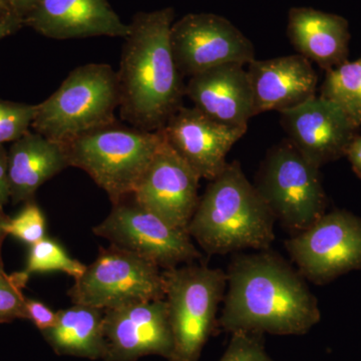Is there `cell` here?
<instances>
[{"label":"cell","mask_w":361,"mask_h":361,"mask_svg":"<svg viewBox=\"0 0 361 361\" xmlns=\"http://www.w3.org/2000/svg\"><path fill=\"white\" fill-rule=\"evenodd\" d=\"M218 323L224 331L303 336L322 311L305 278L269 250L238 254L228 270Z\"/></svg>","instance_id":"cell-1"},{"label":"cell","mask_w":361,"mask_h":361,"mask_svg":"<svg viewBox=\"0 0 361 361\" xmlns=\"http://www.w3.org/2000/svg\"><path fill=\"white\" fill-rule=\"evenodd\" d=\"M174 20L172 7L135 13L123 39L116 71L118 109L122 120L137 129L161 130L186 97L171 45Z\"/></svg>","instance_id":"cell-2"},{"label":"cell","mask_w":361,"mask_h":361,"mask_svg":"<svg viewBox=\"0 0 361 361\" xmlns=\"http://www.w3.org/2000/svg\"><path fill=\"white\" fill-rule=\"evenodd\" d=\"M209 182L188 226L193 241L209 255L269 250L276 220L238 161Z\"/></svg>","instance_id":"cell-3"},{"label":"cell","mask_w":361,"mask_h":361,"mask_svg":"<svg viewBox=\"0 0 361 361\" xmlns=\"http://www.w3.org/2000/svg\"><path fill=\"white\" fill-rule=\"evenodd\" d=\"M163 142L161 130L116 123L85 133L65 146L71 167L85 171L115 205L132 198Z\"/></svg>","instance_id":"cell-4"},{"label":"cell","mask_w":361,"mask_h":361,"mask_svg":"<svg viewBox=\"0 0 361 361\" xmlns=\"http://www.w3.org/2000/svg\"><path fill=\"white\" fill-rule=\"evenodd\" d=\"M116 71L106 63H87L71 71L59 89L37 104L32 128L66 145L90 130L116 123Z\"/></svg>","instance_id":"cell-5"},{"label":"cell","mask_w":361,"mask_h":361,"mask_svg":"<svg viewBox=\"0 0 361 361\" xmlns=\"http://www.w3.org/2000/svg\"><path fill=\"white\" fill-rule=\"evenodd\" d=\"M163 280L174 343L169 361H198L217 322L227 274L191 263L163 270Z\"/></svg>","instance_id":"cell-6"},{"label":"cell","mask_w":361,"mask_h":361,"mask_svg":"<svg viewBox=\"0 0 361 361\" xmlns=\"http://www.w3.org/2000/svg\"><path fill=\"white\" fill-rule=\"evenodd\" d=\"M254 186L275 220L292 235L307 229L326 213L320 168L288 140L267 152Z\"/></svg>","instance_id":"cell-7"},{"label":"cell","mask_w":361,"mask_h":361,"mask_svg":"<svg viewBox=\"0 0 361 361\" xmlns=\"http://www.w3.org/2000/svg\"><path fill=\"white\" fill-rule=\"evenodd\" d=\"M73 304L113 310L165 298L163 270L155 263L111 245L102 248L68 290Z\"/></svg>","instance_id":"cell-8"},{"label":"cell","mask_w":361,"mask_h":361,"mask_svg":"<svg viewBox=\"0 0 361 361\" xmlns=\"http://www.w3.org/2000/svg\"><path fill=\"white\" fill-rule=\"evenodd\" d=\"M111 245L155 263L161 270L191 264L202 258L188 231L127 200L113 205L108 217L92 229Z\"/></svg>","instance_id":"cell-9"},{"label":"cell","mask_w":361,"mask_h":361,"mask_svg":"<svg viewBox=\"0 0 361 361\" xmlns=\"http://www.w3.org/2000/svg\"><path fill=\"white\" fill-rule=\"evenodd\" d=\"M285 247L299 272L323 285L361 269V218L345 210L325 213Z\"/></svg>","instance_id":"cell-10"},{"label":"cell","mask_w":361,"mask_h":361,"mask_svg":"<svg viewBox=\"0 0 361 361\" xmlns=\"http://www.w3.org/2000/svg\"><path fill=\"white\" fill-rule=\"evenodd\" d=\"M171 45L183 77L227 63L249 65L255 59L251 40L231 21L214 13H189L173 23Z\"/></svg>","instance_id":"cell-11"},{"label":"cell","mask_w":361,"mask_h":361,"mask_svg":"<svg viewBox=\"0 0 361 361\" xmlns=\"http://www.w3.org/2000/svg\"><path fill=\"white\" fill-rule=\"evenodd\" d=\"M104 311V361H137L148 355L170 360L174 343L165 298Z\"/></svg>","instance_id":"cell-12"},{"label":"cell","mask_w":361,"mask_h":361,"mask_svg":"<svg viewBox=\"0 0 361 361\" xmlns=\"http://www.w3.org/2000/svg\"><path fill=\"white\" fill-rule=\"evenodd\" d=\"M201 178L164 139L135 188L133 200L168 224L188 231L198 206Z\"/></svg>","instance_id":"cell-13"},{"label":"cell","mask_w":361,"mask_h":361,"mask_svg":"<svg viewBox=\"0 0 361 361\" xmlns=\"http://www.w3.org/2000/svg\"><path fill=\"white\" fill-rule=\"evenodd\" d=\"M288 141L316 167L346 156L360 128L337 104L314 97L280 113Z\"/></svg>","instance_id":"cell-14"},{"label":"cell","mask_w":361,"mask_h":361,"mask_svg":"<svg viewBox=\"0 0 361 361\" xmlns=\"http://www.w3.org/2000/svg\"><path fill=\"white\" fill-rule=\"evenodd\" d=\"M247 128L225 125L195 108L180 106L161 130L164 139L201 179L212 180L223 172L228 154Z\"/></svg>","instance_id":"cell-15"},{"label":"cell","mask_w":361,"mask_h":361,"mask_svg":"<svg viewBox=\"0 0 361 361\" xmlns=\"http://www.w3.org/2000/svg\"><path fill=\"white\" fill-rule=\"evenodd\" d=\"M25 26L49 39L66 40L109 37L125 39L123 23L108 0H42L26 16Z\"/></svg>","instance_id":"cell-16"},{"label":"cell","mask_w":361,"mask_h":361,"mask_svg":"<svg viewBox=\"0 0 361 361\" xmlns=\"http://www.w3.org/2000/svg\"><path fill=\"white\" fill-rule=\"evenodd\" d=\"M248 66L255 116L290 110L316 97L317 73L300 54L254 59Z\"/></svg>","instance_id":"cell-17"},{"label":"cell","mask_w":361,"mask_h":361,"mask_svg":"<svg viewBox=\"0 0 361 361\" xmlns=\"http://www.w3.org/2000/svg\"><path fill=\"white\" fill-rule=\"evenodd\" d=\"M185 94L195 108L231 127L248 129L255 116L250 78L240 63L216 66L190 78Z\"/></svg>","instance_id":"cell-18"},{"label":"cell","mask_w":361,"mask_h":361,"mask_svg":"<svg viewBox=\"0 0 361 361\" xmlns=\"http://www.w3.org/2000/svg\"><path fill=\"white\" fill-rule=\"evenodd\" d=\"M287 35L298 54L325 71L348 61L349 23L338 14L311 7H292Z\"/></svg>","instance_id":"cell-19"},{"label":"cell","mask_w":361,"mask_h":361,"mask_svg":"<svg viewBox=\"0 0 361 361\" xmlns=\"http://www.w3.org/2000/svg\"><path fill=\"white\" fill-rule=\"evenodd\" d=\"M11 200H33L35 192L47 180L71 167L65 145L28 130L11 142L7 152Z\"/></svg>","instance_id":"cell-20"},{"label":"cell","mask_w":361,"mask_h":361,"mask_svg":"<svg viewBox=\"0 0 361 361\" xmlns=\"http://www.w3.org/2000/svg\"><path fill=\"white\" fill-rule=\"evenodd\" d=\"M104 313L99 308L73 304L59 310L54 326L40 334L58 355L103 360Z\"/></svg>","instance_id":"cell-21"},{"label":"cell","mask_w":361,"mask_h":361,"mask_svg":"<svg viewBox=\"0 0 361 361\" xmlns=\"http://www.w3.org/2000/svg\"><path fill=\"white\" fill-rule=\"evenodd\" d=\"M320 97L337 104L361 127V56L326 71Z\"/></svg>","instance_id":"cell-22"},{"label":"cell","mask_w":361,"mask_h":361,"mask_svg":"<svg viewBox=\"0 0 361 361\" xmlns=\"http://www.w3.org/2000/svg\"><path fill=\"white\" fill-rule=\"evenodd\" d=\"M87 265L68 255L58 240L45 237L30 246L25 270L28 277L35 273L63 272L77 279Z\"/></svg>","instance_id":"cell-23"},{"label":"cell","mask_w":361,"mask_h":361,"mask_svg":"<svg viewBox=\"0 0 361 361\" xmlns=\"http://www.w3.org/2000/svg\"><path fill=\"white\" fill-rule=\"evenodd\" d=\"M30 277L23 271L7 275L0 271V323L27 319L25 296L23 294Z\"/></svg>","instance_id":"cell-24"},{"label":"cell","mask_w":361,"mask_h":361,"mask_svg":"<svg viewBox=\"0 0 361 361\" xmlns=\"http://www.w3.org/2000/svg\"><path fill=\"white\" fill-rule=\"evenodd\" d=\"M7 235L32 246L47 236V219L40 207L35 201L26 202L18 215L9 217L6 224Z\"/></svg>","instance_id":"cell-25"},{"label":"cell","mask_w":361,"mask_h":361,"mask_svg":"<svg viewBox=\"0 0 361 361\" xmlns=\"http://www.w3.org/2000/svg\"><path fill=\"white\" fill-rule=\"evenodd\" d=\"M37 104L9 103L8 108L0 116V145L20 139L32 128Z\"/></svg>","instance_id":"cell-26"},{"label":"cell","mask_w":361,"mask_h":361,"mask_svg":"<svg viewBox=\"0 0 361 361\" xmlns=\"http://www.w3.org/2000/svg\"><path fill=\"white\" fill-rule=\"evenodd\" d=\"M219 361H274L266 351L260 334L233 332L224 355Z\"/></svg>","instance_id":"cell-27"},{"label":"cell","mask_w":361,"mask_h":361,"mask_svg":"<svg viewBox=\"0 0 361 361\" xmlns=\"http://www.w3.org/2000/svg\"><path fill=\"white\" fill-rule=\"evenodd\" d=\"M27 320H30L40 332L51 329L58 318V311H54L42 301L25 297Z\"/></svg>","instance_id":"cell-28"},{"label":"cell","mask_w":361,"mask_h":361,"mask_svg":"<svg viewBox=\"0 0 361 361\" xmlns=\"http://www.w3.org/2000/svg\"><path fill=\"white\" fill-rule=\"evenodd\" d=\"M11 200V188L8 180V161L7 152L0 145V207L4 206Z\"/></svg>","instance_id":"cell-29"},{"label":"cell","mask_w":361,"mask_h":361,"mask_svg":"<svg viewBox=\"0 0 361 361\" xmlns=\"http://www.w3.org/2000/svg\"><path fill=\"white\" fill-rule=\"evenodd\" d=\"M40 1L42 0H6L7 6L11 9V13L16 18H20L23 23L26 16L39 6Z\"/></svg>","instance_id":"cell-30"},{"label":"cell","mask_w":361,"mask_h":361,"mask_svg":"<svg viewBox=\"0 0 361 361\" xmlns=\"http://www.w3.org/2000/svg\"><path fill=\"white\" fill-rule=\"evenodd\" d=\"M353 172L361 179V135H357L349 145L346 156Z\"/></svg>","instance_id":"cell-31"},{"label":"cell","mask_w":361,"mask_h":361,"mask_svg":"<svg viewBox=\"0 0 361 361\" xmlns=\"http://www.w3.org/2000/svg\"><path fill=\"white\" fill-rule=\"evenodd\" d=\"M23 23L18 18H13L9 20L0 21V40L8 35H13L23 27Z\"/></svg>","instance_id":"cell-32"},{"label":"cell","mask_w":361,"mask_h":361,"mask_svg":"<svg viewBox=\"0 0 361 361\" xmlns=\"http://www.w3.org/2000/svg\"><path fill=\"white\" fill-rule=\"evenodd\" d=\"M8 220V216H7L6 213H4V208H2V207H0V271H4V263H2L1 259V247L2 243H4V239H6V237L7 236L6 229H4V227H6V224L7 223V221Z\"/></svg>","instance_id":"cell-33"},{"label":"cell","mask_w":361,"mask_h":361,"mask_svg":"<svg viewBox=\"0 0 361 361\" xmlns=\"http://www.w3.org/2000/svg\"><path fill=\"white\" fill-rule=\"evenodd\" d=\"M13 18H16V16L11 13V9L7 6L6 0H0V21L7 20Z\"/></svg>","instance_id":"cell-34"}]
</instances>
